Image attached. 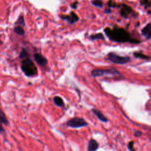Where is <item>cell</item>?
<instances>
[{
	"instance_id": "6da1fadb",
	"label": "cell",
	"mask_w": 151,
	"mask_h": 151,
	"mask_svg": "<svg viewBox=\"0 0 151 151\" xmlns=\"http://www.w3.org/2000/svg\"><path fill=\"white\" fill-rule=\"evenodd\" d=\"M104 32L109 39L113 42L119 43L129 42L135 44L141 43V41L132 38L130 34L122 28L114 27L111 29L107 27L104 29Z\"/></svg>"
},
{
	"instance_id": "7a4b0ae2",
	"label": "cell",
	"mask_w": 151,
	"mask_h": 151,
	"mask_svg": "<svg viewBox=\"0 0 151 151\" xmlns=\"http://www.w3.org/2000/svg\"><path fill=\"white\" fill-rule=\"evenodd\" d=\"M21 68L22 72L27 77H34L38 74V70L34 62L27 57L21 61Z\"/></svg>"
},
{
	"instance_id": "3957f363",
	"label": "cell",
	"mask_w": 151,
	"mask_h": 151,
	"mask_svg": "<svg viewBox=\"0 0 151 151\" xmlns=\"http://www.w3.org/2000/svg\"><path fill=\"white\" fill-rule=\"evenodd\" d=\"M107 59L110 62L116 64H125L130 61V58L129 56L120 55L114 52H110L107 54Z\"/></svg>"
},
{
	"instance_id": "277c9868",
	"label": "cell",
	"mask_w": 151,
	"mask_h": 151,
	"mask_svg": "<svg viewBox=\"0 0 151 151\" xmlns=\"http://www.w3.org/2000/svg\"><path fill=\"white\" fill-rule=\"evenodd\" d=\"M91 74L93 77H101V76H121L120 73L115 69L114 68H110L109 69H106V70H103V69H95L93 70Z\"/></svg>"
},
{
	"instance_id": "5b68a950",
	"label": "cell",
	"mask_w": 151,
	"mask_h": 151,
	"mask_svg": "<svg viewBox=\"0 0 151 151\" xmlns=\"http://www.w3.org/2000/svg\"><path fill=\"white\" fill-rule=\"evenodd\" d=\"M66 124L67 126L74 129L86 127L89 125L87 121L81 117H73L68 120L66 122Z\"/></svg>"
},
{
	"instance_id": "8992f818",
	"label": "cell",
	"mask_w": 151,
	"mask_h": 151,
	"mask_svg": "<svg viewBox=\"0 0 151 151\" xmlns=\"http://www.w3.org/2000/svg\"><path fill=\"white\" fill-rule=\"evenodd\" d=\"M61 18L66 21V22L70 24H74L75 22H77L79 19L77 15L75 14L74 12H71V13L68 15H61Z\"/></svg>"
},
{
	"instance_id": "52a82bcc",
	"label": "cell",
	"mask_w": 151,
	"mask_h": 151,
	"mask_svg": "<svg viewBox=\"0 0 151 151\" xmlns=\"http://www.w3.org/2000/svg\"><path fill=\"white\" fill-rule=\"evenodd\" d=\"M34 60L35 61V62L40 66L44 67L48 63L47 59L44 56H43L42 55H41L40 53H38V52L34 53Z\"/></svg>"
},
{
	"instance_id": "ba28073f",
	"label": "cell",
	"mask_w": 151,
	"mask_h": 151,
	"mask_svg": "<svg viewBox=\"0 0 151 151\" xmlns=\"http://www.w3.org/2000/svg\"><path fill=\"white\" fill-rule=\"evenodd\" d=\"M142 35L146 38V40H149L151 37V25L149 22L141 30Z\"/></svg>"
},
{
	"instance_id": "9c48e42d",
	"label": "cell",
	"mask_w": 151,
	"mask_h": 151,
	"mask_svg": "<svg viewBox=\"0 0 151 151\" xmlns=\"http://www.w3.org/2000/svg\"><path fill=\"white\" fill-rule=\"evenodd\" d=\"M91 111L93 113L97 116V117L99 119V120H100L103 123H107L109 120L99 110H97L96 108H93L91 109Z\"/></svg>"
},
{
	"instance_id": "30bf717a",
	"label": "cell",
	"mask_w": 151,
	"mask_h": 151,
	"mask_svg": "<svg viewBox=\"0 0 151 151\" xmlns=\"http://www.w3.org/2000/svg\"><path fill=\"white\" fill-rule=\"evenodd\" d=\"M132 13V9L126 5H123L121 11H120V15L122 17L127 18L128 16Z\"/></svg>"
},
{
	"instance_id": "8fae6325",
	"label": "cell",
	"mask_w": 151,
	"mask_h": 151,
	"mask_svg": "<svg viewBox=\"0 0 151 151\" xmlns=\"http://www.w3.org/2000/svg\"><path fill=\"white\" fill-rule=\"evenodd\" d=\"M98 148H99V143L95 139H91L88 141V146H87L88 151H95V150H97Z\"/></svg>"
},
{
	"instance_id": "7c38bea8",
	"label": "cell",
	"mask_w": 151,
	"mask_h": 151,
	"mask_svg": "<svg viewBox=\"0 0 151 151\" xmlns=\"http://www.w3.org/2000/svg\"><path fill=\"white\" fill-rule=\"evenodd\" d=\"M4 124L5 125L8 124V121L6 117L5 114L2 111V110L0 109V132H4V130L2 127V124Z\"/></svg>"
},
{
	"instance_id": "4fadbf2b",
	"label": "cell",
	"mask_w": 151,
	"mask_h": 151,
	"mask_svg": "<svg viewBox=\"0 0 151 151\" xmlns=\"http://www.w3.org/2000/svg\"><path fill=\"white\" fill-rule=\"evenodd\" d=\"M53 101L54 104L59 107H61L64 105L63 99L61 97L58 96H55L53 97Z\"/></svg>"
},
{
	"instance_id": "5bb4252c",
	"label": "cell",
	"mask_w": 151,
	"mask_h": 151,
	"mask_svg": "<svg viewBox=\"0 0 151 151\" xmlns=\"http://www.w3.org/2000/svg\"><path fill=\"white\" fill-rule=\"evenodd\" d=\"M133 55L136 58H140V59L146 60H150V56L145 55V54H144L142 52H134L133 53Z\"/></svg>"
},
{
	"instance_id": "9a60e30c",
	"label": "cell",
	"mask_w": 151,
	"mask_h": 151,
	"mask_svg": "<svg viewBox=\"0 0 151 151\" xmlns=\"http://www.w3.org/2000/svg\"><path fill=\"white\" fill-rule=\"evenodd\" d=\"M90 40L91 41H96L97 40H104L105 38L104 37V35L102 33H97L96 34H92L90 35L89 37Z\"/></svg>"
},
{
	"instance_id": "2e32d148",
	"label": "cell",
	"mask_w": 151,
	"mask_h": 151,
	"mask_svg": "<svg viewBox=\"0 0 151 151\" xmlns=\"http://www.w3.org/2000/svg\"><path fill=\"white\" fill-rule=\"evenodd\" d=\"M14 32L19 35H24L25 31L21 25H18L15 27Z\"/></svg>"
},
{
	"instance_id": "e0dca14e",
	"label": "cell",
	"mask_w": 151,
	"mask_h": 151,
	"mask_svg": "<svg viewBox=\"0 0 151 151\" xmlns=\"http://www.w3.org/2000/svg\"><path fill=\"white\" fill-rule=\"evenodd\" d=\"M19 58L21 59H24L27 57H28V51L25 48H22L19 53Z\"/></svg>"
},
{
	"instance_id": "ac0fdd59",
	"label": "cell",
	"mask_w": 151,
	"mask_h": 151,
	"mask_svg": "<svg viewBox=\"0 0 151 151\" xmlns=\"http://www.w3.org/2000/svg\"><path fill=\"white\" fill-rule=\"evenodd\" d=\"M92 4H93V5L97 7L101 8L103 6V3L100 0H93L92 1Z\"/></svg>"
},
{
	"instance_id": "d6986e66",
	"label": "cell",
	"mask_w": 151,
	"mask_h": 151,
	"mask_svg": "<svg viewBox=\"0 0 151 151\" xmlns=\"http://www.w3.org/2000/svg\"><path fill=\"white\" fill-rule=\"evenodd\" d=\"M17 23L20 25H22V26H24L25 25V21H24V18L23 17V16H20L18 20H17Z\"/></svg>"
},
{
	"instance_id": "ffe728a7",
	"label": "cell",
	"mask_w": 151,
	"mask_h": 151,
	"mask_svg": "<svg viewBox=\"0 0 151 151\" xmlns=\"http://www.w3.org/2000/svg\"><path fill=\"white\" fill-rule=\"evenodd\" d=\"M133 144L134 142L133 141H130L127 144V149L129 150H133Z\"/></svg>"
},
{
	"instance_id": "44dd1931",
	"label": "cell",
	"mask_w": 151,
	"mask_h": 151,
	"mask_svg": "<svg viewBox=\"0 0 151 151\" xmlns=\"http://www.w3.org/2000/svg\"><path fill=\"white\" fill-rule=\"evenodd\" d=\"M142 134V132H140V131H135L134 133V135L135 137H140L141 136Z\"/></svg>"
},
{
	"instance_id": "7402d4cb",
	"label": "cell",
	"mask_w": 151,
	"mask_h": 151,
	"mask_svg": "<svg viewBox=\"0 0 151 151\" xmlns=\"http://www.w3.org/2000/svg\"><path fill=\"white\" fill-rule=\"evenodd\" d=\"M76 4H77V2H74L73 4L71 5V6H72V8H77V5H76Z\"/></svg>"
},
{
	"instance_id": "603a6c76",
	"label": "cell",
	"mask_w": 151,
	"mask_h": 151,
	"mask_svg": "<svg viewBox=\"0 0 151 151\" xmlns=\"http://www.w3.org/2000/svg\"><path fill=\"white\" fill-rule=\"evenodd\" d=\"M110 12L111 11L110 9H105V13H110Z\"/></svg>"
}]
</instances>
